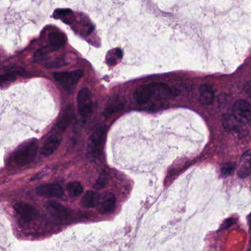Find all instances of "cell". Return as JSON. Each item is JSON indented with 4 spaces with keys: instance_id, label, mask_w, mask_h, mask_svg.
<instances>
[{
    "instance_id": "21",
    "label": "cell",
    "mask_w": 251,
    "mask_h": 251,
    "mask_svg": "<svg viewBox=\"0 0 251 251\" xmlns=\"http://www.w3.org/2000/svg\"><path fill=\"white\" fill-rule=\"evenodd\" d=\"M236 169V164L234 163L228 162L223 164L221 167V173L225 177L230 176Z\"/></svg>"
},
{
    "instance_id": "24",
    "label": "cell",
    "mask_w": 251,
    "mask_h": 251,
    "mask_svg": "<svg viewBox=\"0 0 251 251\" xmlns=\"http://www.w3.org/2000/svg\"><path fill=\"white\" fill-rule=\"evenodd\" d=\"M64 64V62L62 59H56L52 62L47 63L45 64V67L47 68H57V67H62Z\"/></svg>"
},
{
    "instance_id": "1",
    "label": "cell",
    "mask_w": 251,
    "mask_h": 251,
    "mask_svg": "<svg viewBox=\"0 0 251 251\" xmlns=\"http://www.w3.org/2000/svg\"><path fill=\"white\" fill-rule=\"evenodd\" d=\"M157 93L164 96H169L171 95V90L165 83H152L142 85L135 91L133 98L139 105H145Z\"/></svg>"
},
{
    "instance_id": "17",
    "label": "cell",
    "mask_w": 251,
    "mask_h": 251,
    "mask_svg": "<svg viewBox=\"0 0 251 251\" xmlns=\"http://www.w3.org/2000/svg\"><path fill=\"white\" fill-rule=\"evenodd\" d=\"M48 39L52 50H58L60 48H62L67 42V37L65 35L58 31L50 33Z\"/></svg>"
},
{
    "instance_id": "20",
    "label": "cell",
    "mask_w": 251,
    "mask_h": 251,
    "mask_svg": "<svg viewBox=\"0 0 251 251\" xmlns=\"http://www.w3.org/2000/svg\"><path fill=\"white\" fill-rule=\"evenodd\" d=\"M109 182V175L107 172L104 171L100 175L99 177L97 180L96 183H95V188L96 190H100L106 187Z\"/></svg>"
},
{
    "instance_id": "6",
    "label": "cell",
    "mask_w": 251,
    "mask_h": 251,
    "mask_svg": "<svg viewBox=\"0 0 251 251\" xmlns=\"http://www.w3.org/2000/svg\"><path fill=\"white\" fill-rule=\"evenodd\" d=\"M77 110L82 118L88 119L92 114V94L87 88H83L77 97Z\"/></svg>"
},
{
    "instance_id": "2",
    "label": "cell",
    "mask_w": 251,
    "mask_h": 251,
    "mask_svg": "<svg viewBox=\"0 0 251 251\" xmlns=\"http://www.w3.org/2000/svg\"><path fill=\"white\" fill-rule=\"evenodd\" d=\"M37 151L38 145L35 141L26 142L14 151L11 158V163L18 167L27 165L36 158Z\"/></svg>"
},
{
    "instance_id": "19",
    "label": "cell",
    "mask_w": 251,
    "mask_h": 251,
    "mask_svg": "<svg viewBox=\"0 0 251 251\" xmlns=\"http://www.w3.org/2000/svg\"><path fill=\"white\" fill-rule=\"evenodd\" d=\"M67 192L72 198L80 196L83 192V187L78 182H70L67 186Z\"/></svg>"
},
{
    "instance_id": "11",
    "label": "cell",
    "mask_w": 251,
    "mask_h": 251,
    "mask_svg": "<svg viewBox=\"0 0 251 251\" xmlns=\"http://www.w3.org/2000/svg\"><path fill=\"white\" fill-rule=\"evenodd\" d=\"M116 198L112 192H106L101 196L98 210L100 214H105L112 212L115 208Z\"/></svg>"
},
{
    "instance_id": "14",
    "label": "cell",
    "mask_w": 251,
    "mask_h": 251,
    "mask_svg": "<svg viewBox=\"0 0 251 251\" xmlns=\"http://www.w3.org/2000/svg\"><path fill=\"white\" fill-rule=\"evenodd\" d=\"M125 102L120 97H114L108 101V104L104 109L102 115L105 117H111L115 113L119 112L124 108Z\"/></svg>"
},
{
    "instance_id": "15",
    "label": "cell",
    "mask_w": 251,
    "mask_h": 251,
    "mask_svg": "<svg viewBox=\"0 0 251 251\" xmlns=\"http://www.w3.org/2000/svg\"><path fill=\"white\" fill-rule=\"evenodd\" d=\"M214 90L211 86L208 84H203L200 87L199 101L202 105H211L214 101Z\"/></svg>"
},
{
    "instance_id": "10",
    "label": "cell",
    "mask_w": 251,
    "mask_h": 251,
    "mask_svg": "<svg viewBox=\"0 0 251 251\" xmlns=\"http://www.w3.org/2000/svg\"><path fill=\"white\" fill-rule=\"evenodd\" d=\"M14 209L25 221H30L39 216V211L30 204L20 202L14 205Z\"/></svg>"
},
{
    "instance_id": "27",
    "label": "cell",
    "mask_w": 251,
    "mask_h": 251,
    "mask_svg": "<svg viewBox=\"0 0 251 251\" xmlns=\"http://www.w3.org/2000/svg\"><path fill=\"white\" fill-rule=\"evenodd\" d=\"M248 220H249L250 234H251V214H250L249 219H248Z\"/></svg>"
},
{
    "instance_id": "5",
    "label": "cell",
    "mask_w": 251,
    "mask_h": 251,
    "mask_svg": "<svg viewBox=\"0 0 251 251\" xmlns=\"http://www.w3.org/2000/svg\"><path fill=\"white\" fill-rule=\"evenodd\" d=\"M222 123L225 130L237 139H242L248 134V130L245 127V124L239 122L231 114L223 115Z\"/></svg>"
},
{
    "instance_id": "13",
    "label": "cell",
    "mask_w": 251,
    "mask_h": 251,
    "mask_svg": "<svg viewBox=\"0 0 251 251\" xmlns=\"http://www.w3.org/2000/svg\"><path fill=\"white\" fill-rule=\"evenodd\" d=\"M251 173V149L242 154L238 167L237 174L240 178L248 177Z\"/></svg>"
},
{
    "instance_id": "26",
    "label": "cell",
    "mask_w": 251,
    "mask_h": 251,
    "mask_svg": "<svg viewBox=\"0 0 251 251\" xmlns=\"http://www.w3.org/2000/svg\"><path fill=\"white\" fill-rule=\"evenodd\" d=\"M244 90L245 93L248 95V97L251 98V80L247 82L246 84L244 86Z\"/></svg>"
},
{
    "instance_id": "9",
    "label": "cell",
    "mask_w": 251,
    "mask_h": 251,
    "mask_svg": "<svg viewBox=\"0 0 251 251\" xmlns=\"http://www.w3.org/2000/svg\"><path fill=\"white\" fill-rule=\"evenodd\" d=\"M62 142V138L58 133H53L44 142L41 153L45 156H50L56 151Z\"/></svg>"
},
{
    "instance_id": "7",
    "label": "cell",
    "mask_w": 251,
    "mask_h": 251,
    "mask_svg": "<svg viewBox=\"0 0 251 251\" xmlns=\"http://www.w3.org/2000/svg\"><path fill=\"white\" fill-rule=\"evenodd\" d=\"M232 115L243 124H251V104L248 101H236L232 107Z\"/></svg>"
},
{
    "instance_id": "8",
    "label": "cell",
    "mask_w": 251,
    "mask_h": 251,
    "mask_svg": "<svg viewBox=\"0 0 251 251\" xmlns=\"http://www.w3.org/2000/svg\"><path fill=\"white\" fill-rule=\"evenodd\" d=\"M36 192L39 196L47 198H60L64 194V189L58 183H45L40 185L36 188Z\"/></svg>"
},
{
    "instance_id": "12",
    "label": "cell",
    "mask_w": 251,
    "mask_h": 251,
    "mask_svg": "<svg viewBox=\"0 0 251 251\" xmlns=\"http://www.w3.org/2000/svg\"><path fill=\"white\" fill-rule=\"evenodd\" d=\"M46 208L52 217L58 220H67L70 217V211L62 204L50 201L46 203Z\"/></svg>"
},
{
    "instance_id": "16",
    "label": "cell",
    "mask_w": 251,
    "mask_h": 251,
    "mask_svg": "<svg viewBox=\"0 0 251 251\" xmlns=\"http://www.w3.org/2000/svg\"><path fill=\"white\" fill-rule=\"evenodd\" d=\"M100 199L101 195L98 192L92 190L87 191L82 198L81 203L86 208H94L98 206Z\"/></svg>"
},
{
    "instance_id": "4",
    "label": "cell",
    "mask_w": 251,
    "mask_h": 251,
    "mask_svg": "<svg viewBox=\"0 0 251 251\" xmlns=\"http://www.w3.org/2000/svg\"><path fill=\"white\" fill-rule=\"evenodd\" d=\"M83 76V72L82 70L55 73L53 74L54 79L57 83L68 93H72L75 90Z\"/></svg>"
},
{
    "instance_id": "25",
    "label": "cell",
    "mask_w": 251,
    "mask_h": 251,
    "mask_svg": "<svg viewBox=\"0 0 251 251\" xmlns=\"http://www.w3.org/2000/svg\"><path fill=\"white\" fill-rule=\"evenodd\" d=\"M234 223L235 220H233V219H227V220H226V221L223 223V225L220 226V230H224V229L227 228V227H230V226Z\"/></svg>"
},
{
    "instance_id": "3",
    "label": "cell",
    "mask_w": 251,
    "mask_h": 251,
    "mask_svg": "<svg viewBox=\"0 0 251 251\" xmlns=\"http://www.w3.org/2000/svg\"><path fill=\"white\" fill-rule=\"evenodd\" d=\"M106 139V127L105 126L98 127L91 135L88 140L86 152L89 158L95 160L99 158L103 151Z\"/></svg>"
},
{
    "instance_id": "22",
    "label": "cell",
    "mask_w": 251,
    "mask_h": 251,
    "mask_svg": "<svg viewBox=\"0 0 251 251\" xmlns=\"http://www.w3.org/2000/svg\"><path fill=\"white\" fill-rule=\"evenodd\" d=\"M73 14L70 9H58L54 13V17L56 19L67 18Z\"/></svg>"
},
{
    "instance_id": "23",
    "label": "cell",
    "mask_w": 251,
    "mask_h": 251,
    "mask_svg": "<svg viewBox=\"0 0 251 251\" xmlns=\"http://www.w3.org/2000/svg\"><path fill=\"white\" fill-rule=\"evenodd\" d=\"M17 73L13 72V73H8L6 74L2 75L1 76V83H4L5 82H11L17 78Z\"/></svg>"
},
{
    "instance_id": "18",
    "label": "cell",
    "mask_w": 251,
    "mask_h": 251,
    "mask_svg": "<svg viewBox=\"0 0 251 251\" xmlns=\"http://www.w3.org/2000/svg\"><path fill=\"white\" fill-rule=\"evenodd\" d=\"M73 119H74V110H73V107H68L58 123L59 129L62 130H65L71 124Z\"/></svg>"
}]
</instances>
